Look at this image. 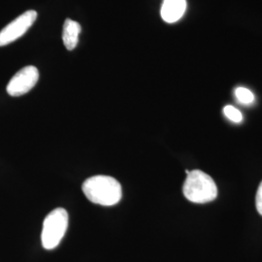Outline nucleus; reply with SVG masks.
Wrapping results in <instances>:
<instances>
[{
  "instance_id": "obj_2",
  "label": "nucleus",
  "mask_w": 262,
  "mask_h": 262,
  "mask_svg": "<svg viewBox=\"0 0 262 262\" xmlns=\"http://www.w3.org/2000/svg\"><path fill=\"white\" fill-rule=\"evenodd\" d=\"M187 179L183 192L188 201L197 204L208 203L217 196V187L214 180L201 170L186 171Z\"/></svg>"
},
{
  "instance_id": "obj_9",
  "label": "nucleus",
  "mask_w": 262,
  "mask_h": 262,
  "mask_svg": "<svg viewBox=\"0 0 262 262\" xmlns=\"http://www.w3.org/2000/svg\"><path fill=\"white\" fill-rule=\"evenodd\" d=\"M224 113H225V117L230 120L231 122H235V123H239L242 122L243 120V116L242 113L240 112L238 109H236L233 106L231 105H227L224 108Z\"/></svg>"
},
{
  "instance_id": "obj_5",
  "label": "nucleus",
  "mask_w": 262,
  "mask_h": 262,
  "mask_svg": "<svg viewBox=\"0 0 262 262\" xmlns=\"http://www.w3.org/2000/svg\"><path fill=\"white\" fill-rule=\"evenodd\" d=\"M38 79L39 72L35 66L24 67L10 80L9 84H7V93L11 96L28 94L37 84Z\"/></svg>"
},
{
  "instance_id": "obj_4",
  "label": "nucleus",
  "mask_w": 262,
  "mask_h": 262,
  "mask_svg": "<svg viewBox=\"0 0 262 262\" xmlns=\"http://www.w3.org/2000/svg\"><path fill=\"white\" fill-rule=\"evenodd\" d=\"M37 19V12L29 10L11 21L0 31V47L18 40L28 31Z\"/></svg>"
},
{
  "instance_id": "obj_7",
  "label": "nucleus",
  "mask_w": 262,
  "mask_h": 262,
  "mask_svg": "<svg viewBox=\"0 0 262 262\" xmlns=\"http://www.w3.org/2000/svg\"><path fill=\"white\" fill-rule=\"evenodd\" d=\"M81 30L82 28L79 23L70 19H66L62 31V41L68 51H72L77 47Z\"/></svg>"
},
{
  "instance_id": "obj_1",
  "label": "nucleus",
  "mask_w": 262,
  "mask_h": 262,
  "mask_svg": "<svg viewBox=\"0 0 262 262\" xmlns=\"http://www.w3.org/2000/svg\"><path fill=\"white\" fill-rule=\"evenodd\" d=\"M82 188L85 197L97 205L114 206L122 199L121 184L110 176L97 175L86 179Z\"/></svg>"
},
{
  "instance_id": "obj_8",
  "label": "nucleus",
  "mask_w": 262,
  "mask_h": 262,
  "mask_svg": "<svg viewBox=\"0 0 262 262\" xmlns=\"http://www.w3.org/2000/svg\"><path fill=\"white\" fill-rule=\"evenodd\" d=\"M235 96H236L237 100L244 105L252 104L254 100V95L253 93L250 90H248L246 88H242V86L237 88L235 90Z\"/></svg>"
},
{
  "instance_id": "obj_6",
  "label": "nucleus",
  "mask_w": 262,
  "mask_h": 262,
  "mask_svg": "<svg viewBox=\"0 0 262 262\" xmlns=\"http://www.w3.org/2000/svg\"><path fill=\"white\" fill-rule=\"evenodd\" d=\"M187 9V0H163L160 15L168 24H173L181 19Z\"/></svg>"
},
{
  "instance_id": "obj_10",
  "label": "nucleus",
  "mask_w": 262,
  "mask_h": 262,
  "mask_svg": "<svg viewBox=\"0 0 262 262\" xmlns=\"http://www.w3.org/2000/svg\"><path fill=\"white\" fill-rule=\"evenodd\" d=\"M255 205L257 212L262 215V182L258 187L257 192H256V197H255Z\"/></svg>"
},
{
  "instance_id": "obj_3",
  "label": "nucleus",
  "mask_w": 262,
  "mask_h": 262,
  "mask_svg": "<svg viewBox=\"0 0 262 262\" xmlns=\"http://www.w3.org/2000/svg\"><path fill=\"white\" fill-rule=\"evenodd\" d=\"M68 227V213L63 208H56L46 216L41 234L42 246L46 250H54L66 235Z\"/></svg>"
}]
</instances>
